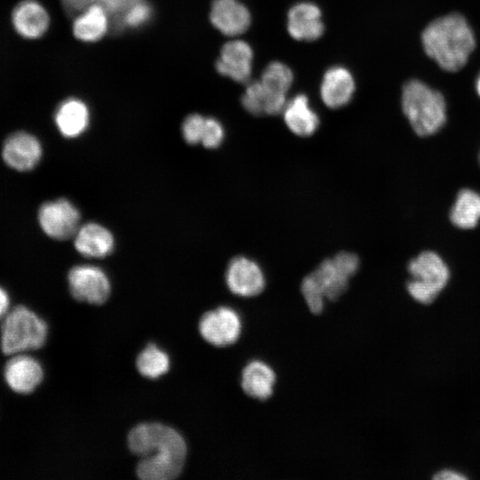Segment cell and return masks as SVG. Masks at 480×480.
<instances>
[{
  "label": "cell",
  "mask_w": 480,
  "mask_h": 480,
  "mask_svg": "<svg viewBox=\"0 0 480 480\" xmlns=\"http://www.w3.org/2000/svg\"><path fill=\"white\" fill-rule=\"evenodd\" d=\"M12 25L24 38L36 39L48 29L50 17L46 9L36 0H23L13 9Z\"/></svg>",
  "instance_id": "obj_17"
},
{
  "label": "cell",
  "mask_w": 480,
  "mask_h": 480,
  "mask_svg": "<svg viewBox=\"0 0 480 480\" xmlns=\"http://www.w3.org/2000/svg\"><path fill=\"white\" fill-rule=\"evenodd\" d=\"M449 218L458 228H476L480 221V194L469 188L460 190L450 211Z\"/></svg>",
  "instance_id": "obj_24"
},
{
  "label": "cell",
  "mask_w": 480,
  "mask_h": 480,
  "mask_svg": "<svg viewBox=\"0 0 480 480\" xmlns=\"http://www.w3.org/2000/svg\"><path fill=\"white\" fill-rule=\"evenodd\" d=\"M402 108L412 130L421 137L437 132L446 120L443 95L419 80H411L404 85Z\"/></svg>",
  "instance_id": "obj_4"
},
{
  "label": "cell",
  "mask_w": 480,
  "mask_h": 480,
  "mask_svg": "<svg viewBox=\"0 0 480 480\" xmlns=\"http://www.w3.org/2000/svg\"><path fill=\"white\" fill-rule=\"evenodd\" d=\"M224 139L222 124L212 117H206L201 143L208 148L219 147Z\"/></svg>",
  "instance_id": "obj_30"
},
{
  "label": "cell",
  "mask_w": 480,
  "mask_h": 480,
  "mask_svg": "<svg viewBox=\"0 0 480 480\" xmlns=\"http://www.w3.org/2000/svg\"><path fill=\"white\" fill-rule=\"evenodd\" d=\"M4 375L7 385L14 392L29 394L42 382L44 371L35 358L17 354L6 363Z\"/></svg>",
  "instance_id": "obj_14"
},
{
  "label": "cell",
  "mask_w": 480,
  "mask_h": 480,
  "mask_svg": "<svg viewBox=\"0 0 480 480\" xmlns=\"http://www.w3.org/2000/svg\"><path fill=\"white\" fill-rule=\"evenodd\" d=\"M476 91H477L478 95L480 96V75L476 81Z\"/></svg>",
  "instance_id": "obj_33"
},
{
  "label": "cell",
  "mask_w": 480,
  "mask_h": 480,
  "mask_svg": "<svg viewBox=\"0 0 480 480\" xmlns=\"http://www.w3.org/2000/svg\"><path fill=\"white\" fill-rule=\"evenodd\" d=\"M152 16V9L149 4L140 0L131 4L123 12L124 25L137 28L147 23Z\"/></svg>",
  "instance_id": "obj_27"
},
{
  "label": "cell",
  "mask_w": 480,
  "mask_h": 480,
  "mask_svg": "<svg viewBox=\"0 0 480 480\" xmlns=\"http://www.w3.org/2000/svg\"><path fill=\"white\" fill-rule=\"evenodd\" d=\"M3 159L8 166L20 172L33 169L40 161L42 148L33 135L25 132L11 134L4 141Z\"/></svg>",
  "instance_id": "obj_12"
},
{
  "label": "cell",
  "mask_w": 480,
  "mask_h": 480,
  "mask_svg": "<svg viewBox=\"0 0 480 480\" xmlns=\"http://www.w3.org/2000/svg\"><path fill=\"white\" fill-rule=\"evenodd\" d=\"M253 52L243 40H231L223 44L216 60V70L237 83H248L252 75Z\"/></svg>",
  "instance_id": "obj_11"
},
{
  "label": "cell",
  "mask_w": 480,
  "mask_h": 480,
  "mask_svg": "<svg viewBox=\"0 0 480 480\" xmlns=\"http://www.w3.org/2000/svg\"><path fill=\"white\" fill-rule=\"evenodd\" d=\"M355 92V80L350 71L341 66L330 68L324 73L320 85V97L330 108L346 106Z\"/></svg>",
  "instance_id": "obj_16"
},
{
  "label": "cell",
  "mask_w": 480,
  "mask_h": 480,
  "mask_svg": "<svg viewBox=\"0 0 480 480\" xmlns=\"http://www.w3.org/2000/svg\"><path fill=\"white\" fill-rule=\"evenodd\" d=\"M136 366L144 377L156 379L166 373L170 367L168 355L155 344H148L138 356Z\"/></svg>",
  "instance_id": "obj_26"
},
{
  "label": "cell",
  "mask_w": 480,
  "mask_h": 480,
  "mask_svg": "<svg viewBox=\"0 0 480 480\" xmlns=\"http://www.w3.org/2000/svg\"><path fill=\"white\" fill-rule=\"evenodd\" d=\"M210 20L223 35L236 36L249 28L251 13L248 8L237 0H212Z\"/></svg>",
  "instance_id": "obj_13"
},
{
  "label": "cell",
  "mask_w": 480,
  "mask_h": 480,
  "mask_svg": "<svg viewBox=\"0 0 480 480\" xmlns=\"http://www.w3.org/2000/svg\"><path fill=\"white\" fill-rule=\"evenodd\" d=\"M108 11L99 3L84 8L74 20L73 34L83 42H96L103 37L108 28Z\"/></svg>",
  "instance_id": "obj_21"
},
{
  "label": "cell",
  "mask_w": 480,
  "mask_h": 480,
  "mask_svg": "<svg viewBox=\"0 0 480 480\" xmlns=\"http://www.w3.org/2000/svg\"><path fill=\"white\" fill-rule=\"evenodd\" d=\"M421 39L426 53L447 71L460 69L476 45L471 28L458 13L433 20L423 30Z\"/></svg>",
  "instance_id": "obj_2"
},
{
  "label": "cell",
  "mask_w": 480,
  "mask_h": 480,
  "mask_svg": "<svg viewBox=\"0 0 480 480\" xmlns=\"http://www.w3.org/2000/svg\"><path fill=\"white\" fill-rule=\"evenodd\" d=\"M46 337V323L28 308L18 306L4 316L1 325V349L9 356L38 349L45 343Z\"/></svg>",
  "instance_id": "obj_5"
},
{
  "label": "cell",
  "mask_w": 480,
  "mask_h": 480,
  "mask_svg": "<svg viewBox=\"0 0 480 480\" xmlns=\"http://www.w3.org/2000/svg\"><path fill=\"white\" fill-rule=\"evenodd\" d=\"M228 288L236 295L253 297L265 288L266 279L260 265L239 256L230 260L225 275Z\"/></svg>",
  "instance_id": "obj_10"
},
{
  "label": "cell",
  "mask_w": 480,
  "mask_h": 480,
  "mask_svg": "<svg viewBox=\"0 0 480 480\" xmlns=\"http://www.w3.org/2000/svg\"><path fill=\"white\" fill-rule=\"evenodd\" d=\"M38 220L47 236L65 240L74 236L77 231L80 213L71 202L60 198L44 203L39 209Z\"/></svg>",
  "instance_id": "obj_9"
},
{
  "label": "cell",
  "mask_w": 480,
  "mask_h": 480,
  "mask_svg": "<svg viewBox=\"0 0 480 480\" xmlns=\"http://www.w3.org/2000/svg\"><path fill=\"white\" fill-rule=\"evenodd\" d=\"M54 119L59 131L64 137L76 138L87 129L90 113L84 102L70 98L59 105Z\"/></svg>",
  "instance_id": "obj_22"
},
{
  "label": "cell",
  "mask_w": 480,
  "mask_h": 480,
  "mask_svg": "<svg viewBox=\"0 0 480 480\" xmlns=\"http://www.w3.org/2000/svg\"><path fill=\"white\" fill-rule=\"evenodd\" d=\"M276 373L265 362L252 360L248 363L243 372L241 387L244 392L255 399L266 400L274 390Z\"/></svg>",
  "instance_id": "obj_20"
},
{
  "label": "cell",
  "mask_w": 480,
  "mask_h": 480,
  "mask_svg": "<svg viewBox=\"0 0 480 480\" xmlns=\"http://www.w3.org/2000/svg\"><path fill=\"white\" fill-rule=\"evenodd\" d=\"M202 337L216 347L230 346L237 341L242 331L239 314L232 308L220 307L206 312L199 321Z\"/></svg>",
  "instance_id": "obj_8"
},
{
  "label": "cell",
  "mask_w": 480,
  "mask_h": 480,
  "mask_svg": "<svg viewBox=\"0 0 480 480\" xmlns=\"http://www.w3.org/2000/svg\"><path fill=\"white\" fill-rule=\"evenodd\" d=\"M68 279L70 293L76 300L100 305L109 297V280L98 267L75 266L70 269Z\"/></svg>",
  "instance_id": "obj_7"
},
{
  "label": "cell",
  "mask_w": 480,
  "mask_h": 480,
  "mask_svg": "<svg viewBox=\"0 0 480 480\" xmlns=\"http://www.w3.org/2000/svg\"><path fill=\"white\" fill-rule=\"evenodd\" d=\"M10 299L7 292L0 287V319L7 314Z\"/></svg>",
  "instance_id": "obj_32"
},
{
  "label": "cell",
  "mask_w": 480,
  "mask_h": 480,
  "mask_svg": "<svg viewBox=\"0 0 480 480\" xmlns=\"http://www.w3.org/2000/svg\"><path fill=\"white\" fill-rule=\"evenodd\" d=\"M287 30L299 41H315L322 36L324 25L319 7L309 2L294 4L288 12Z\"/></svg>",
  "instance_id": "obj_15"
},
{
  "label": "cell",
  "mask_w": 480,
  "mask_h": 480,
  "mask_svg": "<svg viewBox=\"0 0 480 480\" xmlns=\"http://www.w3.org/2000/svg\"><path fill=\"white\" fill-rule=\"evenodd\" d=\"M412 276L407 283L409 294L422 304L431 303L444 289L450 279V269L436 252L424 251L408 265Z\"/></svg>",
  "instance_id": "obj_6"
},
{
  "label": "cell",
  "mask_w": 480,
  "mask_h": 480,
  "mask_svg": "<svg viewBox=\"0 0 480 480\" xmlns=\"http://www.w3.org/2000/svg\"><path fill=\"white\" fill-rule=\"evenodd\" d=\"M75 247L84 256L102 258L114 248V237L110 231L98 223H86L75 234Z\"/></svg>",
  "instance_id": "obj_18"
},
{
  "label": "cell",
  "mask_w": 480,
  "mask_h": 480,
  "mask_svg": "<svg viewBox=\"0 0 480 480\" xmlns=\"http://www.w3.org/2000/svg\"><path fill=\"white\" fill-rule=\"evenodd\" d=\"M359 268V259L352 252H342L324 260L302 281L301 292L314 314L323 311L325 300H335L348 288L349 278Z\"/></svg>",
  "instance_id": "obj_3"
},
{
  "label": "cell",
  "mask_w": 480,
  "mask_h": 480,
  "mask_svg": "<svg viewBox=\"0 0 480 480\" xmlns=\"http://www.w3.org/2000/svg\"><path fill=\"white\" fill-rule=\"evenodd\" d=\"M260 81L270 93L286 97L293 82V73L287 65L272 61L263 70Z\"/></svg>",
  "instance_id": "obj_25"
},
{
  "label": "cell",
  "mask_w": 480,
  "mask_h": 480,
  "mask_svg": "<svg viewBox=\"0 0 480 480\" xmlns=\"http://www.w3.org/2000/svg\"><path fill=\"white\" fill-rule=\"evenodd\" d=\"M282 113L289 130L298 136H310L318 128L319 117L305 94H298L287 101Z\"/></svg>",
  "instance_id": "obj_19"
},
{
  "label": "cell",
  "mask_w": 480,
  "mask_h": 480,
  "mask_svg": "<svg viewBox=\"0 0 480 480\" xmlns=\"http://www.w3.org/2000/svg\"><path fill=\"white\" fill-rule=\"evenodd\" d=\"M92 1L102 4L108 12L111 10L114 12H124L131 4L140 0H62L63 4L69 10L84 9L92 4Z\"/></svg>",
  "instance_id": "obj_29"
},
{
  "label": "cell",
  "mask_w": 480,
  "mask_h": 480,
  "mask_svg": "<svg viewBox=\"0 0 480 480\" xmlns=\"http://www.w3.org/2000/svg\"><path fill=\"white\" fill-rule=\"evenodd\" d=\"M206 117L198 114H191L183 121L181 131L184 140L188 144L201 143Z\"/></svg>",
  "instance_id": "obj_28"
},
{
  "label": "cell",
  "mask_w": 480,
  "mask_h": 480,
  "mask_svg": "<svg viewBox=\"0 0 480 480\" xmlns=\"http://www.w3.org/2000/svg\"><path fill=\"white\" fill-rule=\"evenodd\" d=\"M286 102V97L270 93L263 87L260 80L248 83L241 98L244 109L253 116L280 114Z\"/></svg>",
  "instance_id": "obj_23"
},
{
  "label": "cell",
  "mask_w": 480,
  "mask_h": 480,
  "mask_svg": "<svg viewBox=\"0 0 480 480\" xmlns=\"http://www.w3.org/2000/svg\"><path fill=\"white\" fill-rule=\"evenodd\" d=\"M434 479L436 480H462L467 479V476L458 471L452 469H444L437 472L434 476Z\"/></svg>",
  "instance_id": "obj_31"
},
{
  "label": "cell",
  "mask_w": 480,
  "mask_h": 480,
  "mask_svg": "<svg viewBox=\"0 0 480 480\" xmlns=\"http://www.w3.org/2000/svg\"><path fill=\"white\" fill-rule=\"evenodd\" d=\"M131 452L141 460L136 473L143 480H171L182 470L187 455L183 437L160 423H142L128 435Z\"/></svg>",
  "instance_id": "obj_1"
}]
</instances>
